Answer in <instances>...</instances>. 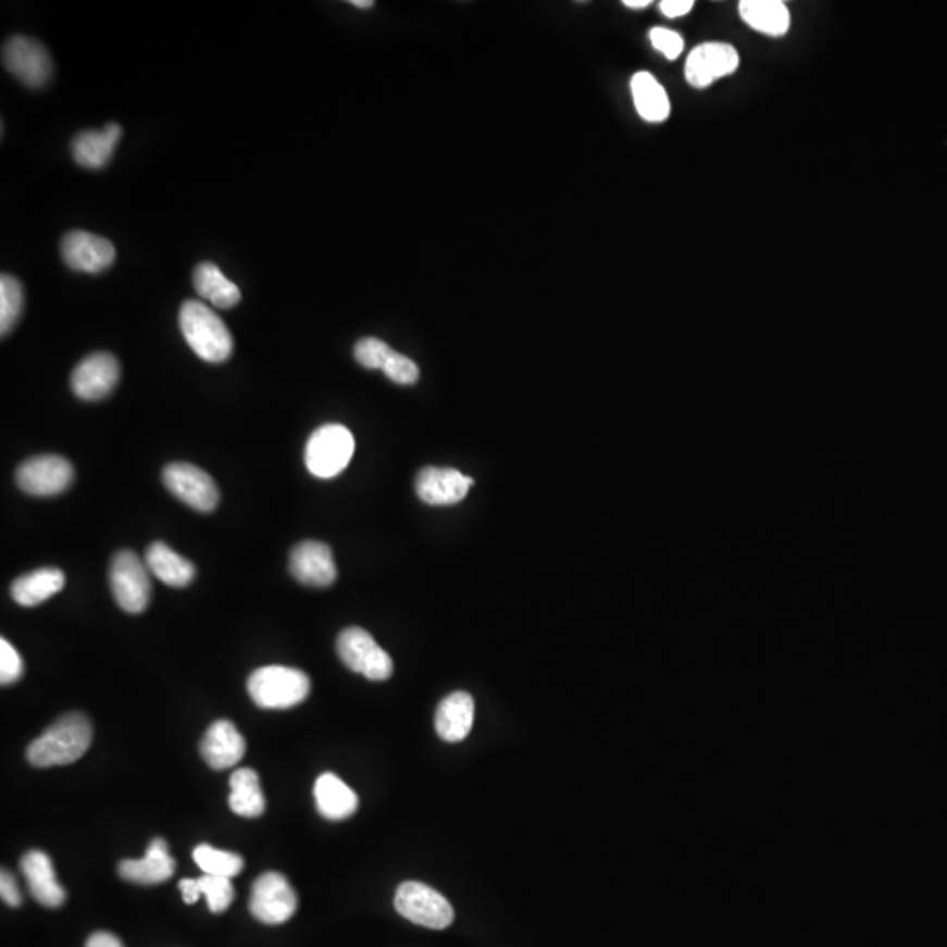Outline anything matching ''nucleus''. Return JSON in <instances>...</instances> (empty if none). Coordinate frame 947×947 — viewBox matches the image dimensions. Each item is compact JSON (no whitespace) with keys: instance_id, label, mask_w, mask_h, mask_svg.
Here are the masks:
<instances>
[{"instance_id":"nucleus-1","label":"nucleus","mask_w":947,"mask_h":947,"mask_svg":"<svg viewBox=\"0 0 947 947\" xmlns=\"http://www.w3.org/2000/svg\"><path fill=\"white\" fill-rule=\"evenodd\" d=\"M94 730L83 712H68L37 737L27 749V760L34 767L68 765L90 748Z\"/></svg>"},{"instance_id":"nucleus-2","label":"nucleus","mask_w":947,"mask_h":947,"mask_svg":"<svg viewBox=\"0 0 947 947\" xmlns=\"http://www.w3.org/2000/svg\"><path fill=\"white\" fill-rule=\"evenodd\" d=\"M179 328L199 359L209 363L227 362L234 353V339L222 317L199 300H186L179 309Z\"/></svg>"},{"instance_id":"nucleus-3","label":"nucleus","mask_w":947,"mask_h":947,"mask_svg":"<svg viewBox=\"0 0 947 947\" xmlns=\"http://www.w3.org/2000/svg\"><path fill=\"white\" fill-rule=\"evenodd\" d=\"M311 681L291 666L269 665L257 669L248 680V694L262 709H290L304 702Z\"/></svg>"},{"instance_id":"nucleus-4","label":"nucleus","mask_w":947,"mask_h":947,"mask_svg":"<svg viewBox=\"0 0 947 947\" xmlns=\"http://www.w3.org/2000/svg\"><path fill=\"white\" fill-rule=\"evenodd\" d=\"M354 453V437L346 426L331 423L313 432L306 445V465L322 479L339 476Z\"/></svg>"},{"instance_id":"nucleus-5","label":"nucleus","mask_w":947,"mask_h":947,"mask_svg":"<svg viewBox=\"0 0 947 947\" xmlns=\"http://www.w3.org/2000/svg\"><path fill=\"white\" fill-rule=\"evenodd\" d=\"M395 909L414 925L431 930L448 929L454 920L448 898L420 881L400 884L395 893Z\"/></svg>"},{"instance_id":"nucleus-6","label":"nucleus","mask_w":947,"mask_h":947,"mask_svg":"<svg viewBox=\"0 0 947 947\" xmlns=\"http://www.w3.org/2000/svg\"><path fill=\"white\" fill-rule=\"evenodd\" d=\"M110 586L120 608L139 614L150 606V571L134 551L123 549L114 555L110 566Z\"/></svg>"},{"instance_id":"nucleus-7","label":"nucleus","mask_w":947,"mask_h":947,"mask_svg":"<svg viewBox=\"0 0 947 947\" xmlns=\"http://www.w3.org/2000/svg\"><path fill=\"white\" fill-rule=\"evenodd\" d=\"M336 648L342 663L351 671L365 675L367 680L386 681L394 674L390 655L360 626H351L340 632Z\"/></svg>"},{"instance_id":"nucleus-8","label":"nucleus","mask_w":947,"mask_h":947,"mask_svg":"<svg viewBox=\"0 0 947 947\" xmlns=\"http://www.w3.org/2000/svg\"><path fill=\"white\" fill-rule=\"evenodd\" d=\"M167 490L177 499L199 512H213L219 508L220 490L213 477L191 463H169L162 472Z\"/></svg>"},{"instance_id":"nucleus-9","label":"nucleus","mask_w":947,"mask_h":947,"mask_svg":"<svg viewBox=\"0 0 947 947\" xmlns=\"http://www.w3.org/2000/svg\"><path fill=\"white\" fill-rule=\"evenodd\" d=\"M74 468L67 458L41 454L25 460L16 471V483L25 494L53 497L73 485Z\"/></svg>"},{"instance_id":"nucleus-10","label":"nucleus","mask_w":947,"mask_h":947,"mask_svg":"<svg viewBox=\"0 0 947 947\" xmlns=\"http://www.w3.org/2000/svg\"><path fill=\"white\" fill-rule=\"evenodd\" d=\"M250 911L265 925H282L297 911V895L285 875L265 872L254 881Z\"/></svg>"},{"instance_id":"nucleus-11","label":"nucleus","mask_w":947,"mask_h":947,"mask_svg":"<svg viewBox=\"0 0 947 947\" xmlns=\"http://www.w3.org/2000/svg\"><path fill=\"white\" fill-rule=\"evenodd\" d=\"M4 67L28 88H41L53 73L51 57L41 42L25 36L11 37L2 51Z\"/></svg>"},{"instance_id":"nucleus-12","label":"nucleus","mask_w":947,"mask_h":947,"mask_svg":"<svg viewBox=\"0 0 947 947\" xmlns=\"http://www.w3.org/2000/svg\"><path fill=\"white\" fill-rule=\"evenodd\" d=\"M120 376H122V369L116 357L100 351V353L88 354L87 359L77 363L71 376V388L77 399L96 402L113 394L120 383Z\"/></svg>"},{"instance_id":"nucleus-13","label":"nucleus","mask_w":947,"mask_h":947,"mask_svg":"<svg viewBox=\"0 0 947 947\" xmlns=\"http://www.w3.org/2000/svg\"><path fill=\"white\" fill-rule=\"evenodd\" d=\"M60 251L68 267L85 274L104 273L116 259V250L111 240L85 230L65 234Z\"/></svg>"},{"instance_id":"nucleus-14","label":"nucleus","mask_w":947,"mask_h":947,"mask_svg":"<svg viewBox=\"0 0 947 947\" xmlns=\"http://www.w3.org/2000/svg\"><path fill=\"white\" fill-rule=\"evenodd\" d=\"M739 62V53L734 46L706 42L689 53L685 65L686 82L694 88L709 87L720 77L735 73Z\"/></svg>"},{"instance_id":"nucleus-15","label":"nucleus","mask_w":947,"mask_h":947,"mask_svg":"<svg viewBox=\"0 0 947 947\" xmlns=\"http://www.w3.org/2000/svg\"><path fill=\"white\" fill-rule=\"evenodd\" d=\"M291 576L302 585L327 588L337 580V566L331 546L320 540H304L291 549Z\"/></svg>"},{"instance_id":"nucleus-16","label":"nucleus","mask_w":947,"mask_h":947,"mask_svg":"<svg viewBox=\"0 0 947 947\" xmlns=\"http://www.w3.org/2000/svg\"><path fill=\"white\" fill-rule=\"evenodd\" d=\"M472 485L474 479L457 469L425 468L418 472L414 490L431 506H453L465 499Z\"/></svg>"},{"instance_id":"nucleus-17","label":"nucleus","mask_w":947,"mask_h":947,"mask_svg":"<svg viewBox=\"0 0 947 947\" xmlns=\"http://www.w3.org/2000/svg\"><path fill=\"white\" fill-rule=\"evenodd\" d=\"M200 752L214 771L237 765L246 752V740L232 721L220 720L209 726L200 743Z\"/></svg>"},{"instance_id":"nucleus-18","label":"nucleus","mask_w":947,"mask_h":947,"mask_svg":"<svg viewBox=\"0 0 947 947\" xmlns=\"http://www.w3.org/2000/svg\"><path fill=\"white\" fill-rule=\"evenodd\" d=\"M176 871V861L169 852L164 838H153L142 860H123L119 874L128 883L160 884L171 880Z\"/></svg>"},{"instance_id":"nucleus-19","label":"nucleus","mask_w":947,"mask_h":947,"mask_svg":"<svg viewBox=\"0 0 947 947\" xmlns=\"http://www.w3.org/2000/svg\"><path fill=\"white\" fill-rule=\"evenodd\" d=\"M20 867L37 902L45 907H60L65 902V889L60 886L53 861L46 852L28 851Z\"/></svg>"},{"instance_id":"nucleus-20","label":"nucleus","mask_w":947,"mask_h":947,"mask_svg":"<svg viewBox=\"0 0 947 947\" xmlns=\"http://www.w3.org/2000/svg\"><path fill=\"white\" fill-rule=\"evenodd\" d=\"M120 139H122V127L116 123H108L100 130L79 132L71 145L74 162L94 171L105 167L110 164Z\"/></svg>"},{"instance_id":"nucleus-21","label":"nucleus","mask_w":947,"mask_h":947,"mask_svg":"<svg viewBox=\"0 0 947 947\" xmlns=\"http://www.w3.org/2000/svg\"><path fill=\"white\" fill-rule=\"evenodd\" d=\"M474 698L465 691H454L439 703L436 711V730L446 743H460L471 734L474 725Z\"/></svg>"},{"instance_id":"nucleus-22","label":"nucleus","mask_w":947,"mask_h":947,"mask_svg":"<svg viewBox=\"0 0 947 947\" xmlns=\"http://www.w3.org/2000/svg\"><path fill=\"white\" fill-rule=\"evenodd\" d=\"M145 562L157 580L173 588H185L196 577V565L162 540L148 546Z\"/></svg>"},{"instance_id":"nucleus-23","label":"nucleus","mask_w":947,"mask_h":947,"mask_svg":"<svg viewBox=\"0 0 947 947\" xmlns=\"http://www.w3.org/2000/svg\"><path fill=\"white\" fill-rule=\"evenodd\" d=\"M314 800L323 818L332 821L353 817L359 809V797L336 774H322L314 783Z\"/></svg>"},{"instance_id":"nucleus-24","label":"nucleus","mask_w":947,"mask_h":947,"mask_svg":"<svg viewBox=\"0 0 947 947\" xmlns=\"http://www.w3.org/2000/svg\"><path fill=\"white\" fill-rule=\"evenodd\" d=\"M64 586V572L57 566H45L14 580L11 585V597L23 608H34L62 591Z\"/></svg>"},{"instance_id":"nucleus-25","label":"nucleus","mask_w":947,"mask_h":947,"mask_svg":"<svg viewBox=\"0 0 947 947\" xmlns=\"http://www.w3.org/2000/svg\"><path fill=\"white\" fill-rule=\"evenodd\" d=\"M632 97L640 119L649 123L665 122L671 114V100L665 88L657 77L649 73H637L632 77Z\"/></svg>"},{"instance_id":"nucleus-26","label":"nucleus","mask_w":947,"mask_h":947,"mask_svg":"<svg viewBox=\"0 0 947 947\" xmlns=\"http://www.w3.org/2000/svg\"><path fill=\"white\" fill-rule=\"evenodd\" d=\"M194 286L202 299L214 308H236L240 302V290L236 283L225 277L214 263H199L194 271Z\"/></svg>"},{"instance_id":"nucleus-27","label":"nucleus","mask_w":947,"mask_h":947,"mask_svg":"<svg viewBox=\"0 0 947 947\" xmlns=\"http://www.w3.org/2000/svg\"><path fill=\"white\" fill-rule=\"evenodd\" d=\"M739 13L744 22L758 33L772 37L788 33L789 11L780 0H743Z\"/></svg>"},{"instance_id":"nucleus-28","label":"nucleus","mask_w":947,"mask_h":947,"mask_svg":"<svg viewBox=\"0 0 947 947\" xmlns=\"http://www.w3.org/2000/svg\"><path fill=\"white\" fill-rule=\"evenodd\" d=\"M228 806L237 817L259 818L265 811L260 777L253 769H239L230 775V797Z\"/></svg>"},{"instance_id":"nucleus-29","label":"nucleus","mask_w":947,"mask_h":947,"mask_svg":"<svg viewBox=\"0 0 947 947\" xmlns=\"http://www.w3.org/2000/svg\"><path fill=\"white\" fill-rule=\"evenodd\" d=\"M194 860L204 874L219 877H236L245 869V860L237 852L223 851L209 844H200L194 849Z\"/></svg>"},{"instance_id":"nucleus-30","label":"nucleus","mask_w":947,"mask_h":947,"mask_svg":"<svg viewBox=\"0 0 947 947\" xmlns=\"http://www.w3.org/2000/svg\"><path fill=\"white\" fill-rule=\"evenodd\" d=\"M23 286L11 274L0 277V334L8 336L16 327L23 313Z\"/></svg>"},{"instance_id":"nucleus-31","label":"nucleus","mask_w":947,"mask_h":947,"mask_svg":"<svg viewBox=\"0 0 947 947\" xmlns=\"http://www.w3.org/2000/svg\"><path fill=\"white\" fill-rule=\"evenodd\" d=\"M199 883L200 893L208 900L209 911L214 914L227 911L228 907L234 902L236 892L234 884L227 877H219V875L204 874L197 880Z\"/></svg>"},{"instance_id":"nucleus-32","label":"nucleus","mask_w":947,"mask_h":947,"mask_svg":"<svg viewBox=\"0 0 947 947\" xmlns=\"http://www.w3.org/2000/svg\"><path fill=\"white\" fill-rule=\"evenodd\" d=\"M394 351L395 349L386 345L385 340L376 339V337H365V339H360L357 346H354V360L362 367L379 369V371H383Z\"/></svg>"},{"instance_id":"nucleus-33","label":"nucleus","mask_w":947,"mask_h":947,"mask_svg":"<svg viewBox=\"0 0 947 947\" xmlns=\"http://www.w3.org/2000/svg\"><path fill=\"white\" fill-rule=\"evenodd\" d=\"M385 376L397 385H414L420 379V367L406 354L394 351L385 367Z\"/></svg>"},{"instance_id":"nucleus-34","label":"nucleus","mask_w":947,"mask_h":947,"mask_svg":"<svg viewBox=\"0 0 947 947\" xmlns=\"http://www.w3.org/2000/svg\"><path fill=\"white\" fill-rule=\"evenodd\" d=\"M23 660L18 651L13 648L10 640L0 639V683L4 686L13 685L22 680Z\"/></svg>"},{"instance_id":"nucleus-35","label":"nucleus","mask_w":947,"mask_h":947,"mask_svg":"<svg viewBox=\"0 0 947 947\" xmlns=\"http://www.w3.org/2000/svg\"><path fill=\"white\" fill-rule=\"evenodd\" d=\"M649 39H651L655 50L660 51L669 60L677 59L683 53V50H685L683 37L680 34L672 33L669 28L655 27L649 33Z\"/></svg>"},{"instance_id":"nucleus-36","label":"nucleus","mask_w":947,"mask_h":947,"mask_svg":"<svg viewBox=\"0 0 947 947\" xmlns=\"http://www.w3.org/2000/svg\"><path fill=\"white\" fill-rule=\"evenodd\" d=\"M0 897H2V900L8 906H22V893H20L18 884H16V880H14V875L11 872L2 871V874H0Z\"/></svg>"},{"instance_id":"nucleus-37","label":"nucleus","mask_w":947,"mask_h":947,"mask_svg":"<svg viewBox=\"0 0 947 947\" xmlns=\"http://www.w3.org/2000/svg\"><path fill=\"white\" fill-rule=\"evenodd\" d=\"M694 0H663L660 2V11L666 18H680L694 10Z\"/></svg>"},{"instance_id":"nucleus-38","label":"nucleus","mask_w":947,"mask_h":947,"mask_svg":"<svg viewBox=\"0 0 947 947\" xmlns=\"http://www.w3.org/2000/svg\"><path fill=\"white\" fill-rule=\"evenodd\" d=\"M179 889H182L183 900H185V904H188V906H190V904H196L197 900L202 897L197 880L179 881Z\"/></svg>"},{"instance_id":"nucleus-39","label":"nucleus","mask_w":947,"mask_h":947,"mask_svg":"<svg viewBox=\"0 0 947 947\" xmlns=\"http://www.w3.org/2000/svg\"><path fill=\"white\" fill-rule=\"evenodd\" d=\"M87 947H123V944L116 935L97 932L88 938Z\"/></svg>"},{"instance_id":"nucleus-40","label":"nucleus","mask_w":947,"mask_h":947,"mask_svg":"<svg viewBox=\"0 0 947 947\" xmlns=\"http://www.w3.org/2000/svg\"><path fill=\"white\" fill-rule=\"evenodd\" d=\"M649 4H651L649 0H625L626 8H631V10H644Z\"/></svg>"},{"instance_id":"nucleus-41","label":"nucleus","mask_w":947,"mask_h":947,"mask_svg":"<svg viewBox=\"0 0 947 947\" xmlns=\"http://www.w3.org/2000/svg\"><path fill=\"white\" fill-rule=\"evenodd\" d=\"M351 4H353L354 8H360V10H369V8L374 5V2H372V0H353Z\"/></svg>"}]
</instances>
